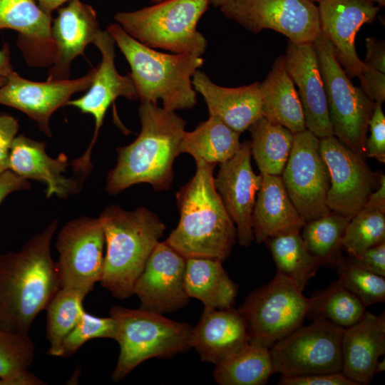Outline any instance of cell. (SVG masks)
<instances>
[{"mask_svg": "<svg viewBox=\"0 0 385 385\" xmlns=\"http://www.w3.org/2000/svg\"><path fill=\"white\" fill-rule=\"evenodd\" d=\"M53 220L17 252L0 255V328L29 334L36 316L61 288L51 243Z\"/></svg>", "mask_w": 385, "mask_h": 385, "instance_id": "obj_1", "label": "cell"}, {"mask_svg": "<svg viewBox=\"0 0 385 385\" xmlns=\"http://www.w3.org/2000/svg\"><path fill=\"white\" fill-rule=\"evenodd\" d=\"M141 129L130 144L116 148L117 163L106 178V191L113 195L139 183H148L155 190L170 188L173 163L186 121L175 111L141 101L138 110Z\"/></svg>", "mask_w": 385, "mask_h": 385, "instance_id": "obj_2", "label": "cell"}, {"mask_svg": "<svg viewBox=\"0 0 385 385\" xmlns=\"http://www.w3.org/2000/svg\"><path fill=\"white\" fill-rule=\"evenodd\" d=\"M195 162L194 176L176 193L180 220L165 242L186 260L222 262L235 245L236 227L214 185L215 165Z\"/></svg>", "mask_w": 385, "mask_h": 385, "instance_id": "obj_3", "label": "cell"}, {"mask_svg": "<svg viewBox=\"0 0 385 385\" xmlns=\"http://www.w3.org/2000/svg\"><path fill=\"white\" fill-rule=\"evenodd\" d=\"M98 219L106 245L99 282L114 297L129 298L165 225L147 208L126 210L115 205L108 206Z\"/></svg>", "mask_w": 385, "mask_h": 385, "instance_id": "obj_4", "label": "cell"}, {"mask_svg": "<svg viewBox=\"0 0 385 385\" xmlns=\"http://www.w3.org/2000/svg\"><path fill=\"white\" fill-rule=\"evenodd\" d=\"M107 30L128 62L130 76L141 101L157 104L175 111L190 109L197 103L192 78L204 59L190 53H165L138 41L118 24Z\"/></svg>", "mask_w": 385, "mask_h": 385, "instance_id": "obj_5", "label": "cell"}, {"mask_svg": "<svg viewBox=\"0 0 385 385\" xmlns=\"http://www.w3.org/2000/svg\"><path fill=\"white\" fill-rule=\"evenodd\" d=\"M110 316L115 324V339L120 354L111 374L113 381L124 379L151 358H170L190 348L192 327L141 308L113 306Z\"/></svg>", "mask_w": 385, "mask_h": 385, "instance_id": "obj_6", "label": "cell"}, {"mask_svg": "<svg viewBox=\"0 0 385 385\" xmlns=\"http://www.w3.org/2000/svg\"><path fill=\"white\" fill-rule=\"evenodd\" d=\"M209 5L210 0H163L118 12L114 19L127 34L150 48L202 56L207 42L197 26Z\"/></svg>", "mask_w": 385, "mask_h": 385, "instance_id": "obj_7", "label": "cell"}, {"mask_svg": "<svg viewBox=\"0 0 385 385\" xmlns=\"http://www.w3.org/2000/svg\"><path fill=\"white\" fill-rule=\"evenodd\" d=\"M312 43L323 78L334 135L364 157L369 123L375 103L351 83L336 58L332 43L322 32Z\"/></svg>", "mask_w": 385, "mask_h": 385, "instance_id": "obj_8", "label": "cell"}, {"mask_svg": "<svg viewBox=\"0 0 385 385\" xmlns=\"http://www.w3.org/2000/svg\"><path fill=\"white\" fill-rule=\"evenodd\" d=\"M309 305L310 298L277 272L268 284L251 292L237 309L245 322L249 342L270 349L303 324Z\"/></svg>", "mask_w": 385, "mask_h": 385, "instance_id": "obj_9", "label": "cell"}, {"mask_svg": "<svg viewBox=\"0 0 385 385\" xmlns=\"http://www.w3.org/2000/svg\"><path fill=\"white\" fill-rule=\"evenodd\" d=\"M344 328L315 319L270 348L275 373L284 376L342 372Z\"/></svg>", "mask_w": 385, "mask_h": 385, "instance_id": "obj_10", "label": "cell"}, {"mask_svg": "<svg viewBox=\"0 0 385 385\" xmlns=\"http://www.w3.org/2000/svg\"><path fill=\"white\" fill-rule=\"evenodd\" d=\"M219 8L252 33L272 29L295 43H312L321 33L318 7L310 0H230Z\"/></svg>", "mask_w": 385, "mask_h": 385, "instance_id": "obj_11", "label": "cell"}, {"mask_svg": "<svg viewBox=\"0 0 385 385\" xmlns=\"http://www.w3.org/2000/svg\"><path fill=\"white\" fill-rule=\"evenodd\" d=\"M286 191L305 222L329 214V174L319 138L308 130L294 133L290 154L281 175Z\"/></svg>", "mask_w": 385, "mask_h": 385, "instance_id": "obj_12", "label": "cell"}, {"mask_svg": "<svg viewBox=\"0 0 385 385\" xmlns=\"http://www.w3.org/2000/svg\"><path fill=\"white\" fill-rule=\"evenodd\" d=\"M105 237L98 218L81 216L66 222L58 233L56 269L61 288L87 295L102 276Z\"/></svg>", "mask_w": 385, "mask_h": 385, "instance_id": "obj_13", "label": "cell"}, {"mask_svg": "<svg viewBox=\"0 0 385 385\" xmlns=\"http://www.w3.org/2000/svg\"><path fill=\"white\" fill-rule=\"evenodd\" d=\"M100 51L102 59L96 67L95 73L88 91L83 96L70 100L67 106L79 109L83 113L93 117L95 129L91 141L85 153L73 160L71 165L75 173L82 178L91 170V155L110 106L118 97L130 101L138 98L135 86L128 76H122L115 66V41L108 30L101 31L93 43Z\"/></svg>", "mask_w": 385, "mask_h": 385, "instance_id": "obj_14", "label": "cell"}, {"mask_svg": "<svg viewBox=\"0 0 385 385\" xmlns=\"http://www.w3.org/2000/svg\"><path fill=\"white\" fill-rule=\"evenodd\" d=\"M319 148L329 174L327 205L330 211L352 217L372 192L375 174L363 156L334 135L320 138Z\"/></svg>", "mask_w": 385, "mask_h": 385, "instance_id": "obj_15", "label": "cell"}, {"mask_svg": "<svg viewBox=\"0 0 385 385\" xmlns=\"http://www.w3.org/2000/svg\"><path fill=\"white\" fill-rule=\"evenodd\" d=\"M96 68L75 79L38 82L24 78L13 70L0 86V104L16 108L34 120L39 129L51 137L49 120L52 114L67 106L71 96L90 87Z\"/></svg>", "mask_w": 385, "mask_h": 385, "instance_id": "obj_16", "label": "cell"}, {"mask_svg": "<svg viewBox=\"0 0 385 385\" xmlns=\"http://www.w3.org/2000/svg\"><path fill=\"white\" fill-rule=\"evenodd\" d=\"M186 259L159 242L133 287L140 308L158 314L176 311L189 302L185 286Z\"/></svg>", "mask_w": 385, "mask_h": 385, "instance_id": "obj_17", "label": "cell"}, {"mask_svg": "<svg viewBox=\"0 0 385 385\" xmlns=\"http://www.w3.org/2000/svg\"><path fill=\"white\" fill-rule=\"evenodd\" d=\"M250 143H241L237 152L220 163L215 188L233 221L239 244L247 247L255 240L252 212L262 175H256L251 164Z\"/></svg>", "mask_w": 385, "mask_h": 385, "instance_id": "obj_18", "label": "cell"}, {"mask_svg": "<svg viewBox=\"0 0 385 385\" xmlns=\"http://www.w3.org/2000/svg\"><path fill=\"white\" fill-rule=\"evenodd\" d=\"M317 7L321 32L336 58L349 78L358 76L364 63L356 51V36L364 24L374 21L379 6L370 0H323Z\"/></svg>", "mask_w": 385, "mask_h": 385, "instance_id": "obj_19", "label": "cell"}, {"mask_svg": "<svg viewBox=\"0 0 385 385\" xmlns=\"http://www.w3.org/2000/svg\"><path fill=\"white\" fill-rule=\"evenodd\" d=\"M283 58L286 71L298 89L306 129L319 139L334 135L323 78L313 43L289 41Z\"/></svg>", "mask_w": 385, "mask_h": 385, "instance_id": "obj_20", "label": "cell"}, {"mask_svg": "<svg viewBox=\"0 0 385 385\" xmlns=\"http://www.w3.org/2000/svg\"><path fill=\"white\" fill-rule=\"evenodd\" d=\"M101 31L96 11L81 0L58 8L51 26L55 53L47 81L68 78L71 62L83 54Z\"/></svg>", "mask_w": 385, "mask_h": 385, "instance_id": "obj_21", "label": "cell"}, {"mask_svg": "<svg viewBox=\"0 0 385 385\" xmlns=\"http://www.w3.org/2000/svg\"><path fill=\"white\" fill-rule=\"evenodd\" d=\"M51 14L35 0H0V30L19 34L18 45L33 66H51L55 46L51 34Z\"/></svg>", "mask_w": 385, "mask_h": 385, "instance_id": "obj_22", "label": "cell"}, {"mask_svg": "<svg viewBox=\"0 0 385 385\" xmlns=\"http://www.w3.org/2000/svg\"><path fill=\"white\" fill-rule=\"evenodd\" d=\"M68 166L66 155L61 153L56 158L50 157L46 153L44 142L20 135L12 143L8 170L28 180L43 183L48 198L53 195L66 198L78 192V180L67 178L63 174Z\"/></svg>", "mask_w": 385, "mask_h": 385, "instance_id": "obj_23", "label": "cell"}, {"mask_svg": "<svg viewBox=\"0 0 385 385\" xmlns=\"http://www.w3.org/2000/svg\"><path fill=\"white\" fill-rule=\"evenodd\" d=\"M247 343L249 335L245 322L238 309L233 307H204L190 336V347L197 351L201 360L215 365Z\"/></svg>", "mask_w": 385, "mask_h": 385, "instance_id": "obj_24", "label": "cell"}, {"mask_svg": "<svg viewBox=\"0 0 385 385\" xmlns=\"http://www.w3.org/2000/svg\"><path fill=\"white\" fill-rule=\"evenodd\" d=\"M192 83L195 91L203 97L209 115L217 117L240 133L262 117L260 82L235 88L223 87L198 69Z\"/></svg>", "mask_w": 385, "mask_h": 385, "instance_id": "obj_25", "label": "cell"}, {"mask_svg": "<svg viewBox=\"0 0 385 385\" xmlns=\"http://www.w3.org/2000/svg\"><path fill=\"white\" fill-rule=\"evenodd\" d=\"M385 354V314L365 312L345 328L342 342V373L358 385L371 382L379 358Z\"/></svg>", "mask_w": 385, "mask_h": 385, "instance_id": "obj_26", "label": "cell"}, {"mask_svg": "<svg viewBox=\"0 0 385 385\" xmlns=\"http://www.w3.org/2000/svg\"><path fill=\"white\" fill-rule=\"evenodd\" d=\"M262 175L252 212L254 239L259 244L278 234L300 232L306 224L289 198L281 175Z\"/></svg>", "mask_w": 385, "mask_h": 385, "instance_id": "obj_27", "label": "cell"}, {"mask_svg": "<svg viewBox=\"0 0 385 385\" xmlns=\"http://www.w3.org/2000/svg\"><path fill=\"white\" fill-rule=\"evenodd\" d=\"M260 88L262 117L293 133L306 130L300 99L284 67L283 56L275 60L267 78L260 83Z\"/></svg>", "mask_w": 385, "mask_h": 385, "instance_id": "obj_28", "label": "cell"}, {"mask_svg": "<svg viewBox=\"0 0 385 385\" xmlns=\"http://www.w3.org/2000/svg\"><path fill=\"white\" fill-rule=\"evenodd\" d=\"M185 286L189 297L215 309L232 307L238 291L222 262L208 258L186 260Z\"/></svg>", "mask_w": 385, "mask_h": 385, "instance_id": "obj_29", "label": "cell"}, {"mask_svg": "<svg viewBox=\"0 0 385 385\" xmlns=\"http://www.w3.org/2000/svg\"><path fill=\"white\" fill-rule=\"evenodd\" d=\"M240 133L232 130L217 117L200 123L192 131H185L180 153L192 155L195 161L222 163L231 158L239 150Z\"/></svg>", "mask_w": 385, "mask_h": 385, "instance_id": "obj_30", "label": "cell"}, {"mask_svg": "<svg viewBox=\"0 0 385 385\" xmlns=\"http://www.w3.org/2000/svg\"><path fill=\"white\" fill-rule=\"evenodd\" d=\"M274 373L270 349L249 342L216 364L212 375L220 385H263Z\"/></svg>", "mask_w": 385, "mask_h": 385, "instance_id": "obj_31", "label": "cell"}, {"mask_svg": "<svg viewBox=\"0 0 385 385\" xmlns=\"http://www.w3.org/2000/svg\"><path fill=\"white\" fill-rule=\"evenodd\" d=\"M248 130L251 154L260 174L281 175L293 144L294 133L261 117Z\"/></svg>", "mask_w": 385, "mask_h": 385, "instance_id": "obj_32", "label": "cell"}, {"mask_svg": "<svg viewBox=\"0 0 385 385\" xmlns=\"http://www.w3.org/2000/svg\"><path fill=\"white\" fill-rule=\"evenodd\" d=\"M265 243L277 272L289 278L303 291L308 281L317 273L320 263L308 251L300 232L278 234Z\"/></svg>", "mask_w": 385, "mask_h": 385, "instance_id": "obj_33", "label": "cell"}, {"mask_svg": "<svg viewBox=\"0 0 385 385\" xmlns=\"http://www.w3.org/2000/svg\"><path fill=\"white\" fill-rule=\"evenodd\" d=\"M35 351L29 334L0 328V385L45 384L29 371Z\"/></svg>", "mask_w": 385, "mask_h": 385, "instance_id": "obj_34", "label": "cell"}, {"mask_svg": "<svg viewBox=\"0 0 385 385\" xmlns=\"http://www.w3.org/2000/svg\"><path fill=\"white\" fill-rule=\"evenodd\" d=\"M366 308L354 294L337 280L310 297L307 317L345 329L357 322L365 313Z\"/></svg>", "mask_w": 385, "mask_h": 385, "instance_id": "obj_35", "label": "cell"}, {"mask_svg": "<svg viewBox=\"0 0 385 385\" xmlns=\"http://www.w3.org/2000/svg\"><path fill=\"white\" fill-rule=\"evenodd\" d=\"M86 295L70 288H61L46 307L48 354L61 356L63 342L83 316Z\"/></svg>", "mask_w": 385, "mask_h": 385, "instance_id": "obj_36", "label": "cell"}, {"mask_svg": "<svg viewBox=\"0 0 385 385\" xmlns=\"http://www.w3.org/2000/svg\"><path fill=\"white\" fill-rule=\"evenodd\" d=\"M351 217L334 212L306 222L302 237L320 265L335 267L341 258L342 240Z\"/></svg>", "mask_w": 385, "mask_h": 385, "instance_id": "obj_37", "label": "cell"}, {"mask_svg": "<svg viewBox=\"0 0 385 385\" xmlns=\"http://www.w3.org/2000/svg\"><path fill=\"white\" fill-rule=\"evenodd\" d=\"M385 241V212L362 208L348 223L342 247L350 257Z\"/></svg>", "mask_w": 385, "mask_h": 385, "instance_id": "obj_38", "label": "cell"}, {"mask_svg": "<svg viewBox=\"0 0 385 385\" xmlns=\"http://www.w3.org/2000/svg\"><path fill=\"white\" fill-rule=\"evenodd\" d=\"M335 267L339 282L366 307L385 302V278L361 267L350 257L341 258Z\"/></svg>", "mask_w": 385, "mask_h": 385, "instance_id": "obj_39", "label": "cell"}, {"mask_svg": "<svg viewBox=\"0 0 385 385\" xmlns=\"http://www.w3.org/2000/svg\"><path fill=\"white\" fill-rule=\"evenodd\" d=\"M113 319L96 317L84 312L81 319L63 342L61 357L74 354L88 341L96 338L115 339Z\"/></svg>", "mask_w": 385, "mask_h": 385, "instance_id": "obj_40", "label": "cell"}, {"mask_svg": "<svg viewBox=\"0 0 385 385\" xmlns=\"http://www.w3.org/2000/svg\"><path fill=\"white\" fill-rule=\"evenodd\" d=\"M369 127L370 136L366 138L365 156L385 163V115L381 103H374Z\"/></svg>", "mask_w": 385, "mask_h": 385, "instance_id": "obj_41", "label": "cell"}, {"mask_svg": "<svg viewBox=\"0 0 385 385\" xmlns=\"http://www.w3.org/2000/svg\"><path fill=\"white\" fill-rule=\"evenodd\" d=\"M279 385H358L342 372L311 374L298 376L282 375Z\"/></svg>", "mask_w": 385, "mask_h": 385, "instance_id": "obj_42", "label": "cell"}, {"mask_svg": "<svg viewBox=\"0 0 385 385\" xmlns=\"http://www.w3.org/2000/svg\"><path fill=\"white\" fill-rule=\"evenodd\" d=\"M357 77L364 93L374 103L382 104L385 101V73L364 65Z\"/></svg>", "mask_w": 385, "mask_h": 385, "instance_id": "obj_43", "label": "cell"}, {"mask_svg": "<svg viewBox=\"0 0 385 385\" xmlns=\"http://www.w3.org/2000/svg\"><path fill=\"white\" fill-rule=\"evenodd\" d=\"M19 128L18 121L13 116L0 115V173L8 170L10 150Z\"/></svg>", "mask_w": 385, "mask_h": 385, "instance_id": "obj_44", "label": "cell"}, {"mask_svg": "<svg viewBox=\"0 0 385 385\" xmlns=\"http://www.w3.org/2000/svg\"><path fill=\"white\" fill-rule=\"evenodd\" d=\"M350 257L361 267L385 277V241Z\"/></svg>", "mask_w": 385, "mask_h": 385, "instance_id": "obj_45", "label": "cell"}, {"mask_svg": "<svg viewBox=\"0 0 385 385\" xmlns=\"http://www.w3.org/2000/svg\"><path fill=\"white\" fill-rule=\"evenodd\" d=\"M366 54L363 63L365 66L385 73V44L374 37L365 38Z\"/></svg>", "mask_w": 385, "mask_h": 385, "instance_id": "obj_46", "label": "cell"}, {"mask_svg": "<svg viewBox=\"0 0 385 385\" xmlns=\"http://www.w3.org/2000/svg\"><path fill=\"white\" fill-rule=\"evenodd\" d=\"M31 188L28 180L16 175L10 170L0 173V205L3 200L11 193Z\"/></svg>", "mask_w": 385, "mask_h": 385, "instance_id": "obj_47", "label": "cell"}, {"mask_svg": "<svg viewBox=\"0 0 385 385\" xmlns=\"http://www.w3.org/2000/svg\"><path fill=\"white\" fill-rule=\"evenodd\" d=\"M377 190L371 192L363 208L379 210L385 212V175L381 174Z\"/></svg>", "mask_w": 385, "mask_h": 385, "instance_id": "obj_48", "label": "cell"}, {"mask_svg": "<svg viewBox=\"0 0 385 385\" xmlns=\"http://www.w3.org/2000/svg\"><path fill=\"white\" fill-rule=\"evenodd\" d=\"M39 6L46 12L51 14L63 4L72 0H36Z\"/></svg>", "mask_w": 385, "mask_h": 385, "instance_id": "obj_49", "label": "cell"}, {"mask_svg": "<svg viewBox=\"0 0 385 385\" xmlns=\"http://www.w3.org/2000/svg\"><path fill=\"white\" fill-rule=\"evenodd\" d=\"M10 60L9 47L4 44L3 49H0V70L12 69Z\"/></svg>", "mask_w": 385, "mask_h": 385, "instance_id": "obj_50", "label": "cell"}, {"mask_svg": "<svg viewBox=\"0 0 385 385\" xmlns=\"http://www.w3.org/2000/svg\"><path fill=\"white\" fill-rule=\"evenodd\" d=\"M385 360L378 361L375 367V374L384 371Z\"/></svg>", "mask_w": 385, "mask_h": 385, "instance_id": "obj_51", "label": "cell"}, {"mask_svg": "<svg viewBox=\"0 0 385 385\" xmlns=\"http://www.w3.org/2000/svg\"><path fill=\"white\" fill-rule=\"evenodd\" d=\"M11 70L13 69L0 70V86L6 82L7 74Z\"/></svg>", "mask_w": 385, "mask_h": 385, "instance_id": "obj_52", "label": "cell"}, {"mask_svg": "<svg viewBox=\"0 0 385 385\" xmlns=\"http://www.w3.org/2000/svg\"><path fill=\"white\" fill-rule=\"evenodd\" d=\"M230 0H210V4H212L216 7H220V6L228 2Z\"/></svg>", "mask_w": 385, "mask_h": 385, "instance_id": "obj_53", "label": "cell"}, {"mask_svg": "<svg viewBox=\"0 0 385 385\" xmlns=\"http://www.w3.org/2000/svg\"><path fill=\"white\" fill-rule=\"evenodd\" d=\"M373 3H377L379 7L384 6L385 5V0H370Z\"/></svg>", "mask_w": 385, "mask_h": 385, "instance_id": "obj_54", "label": "cell"}, {"mask_svg": "<svg viewBox=\"0 0 385 385\" xmlns=\"http://www.w3.org/2000/svg\"><path fill=\"white\" fill-rule=\"evenodd\" d=\"M163 1V0H152V1H153V3H155H155H158V2H160V1Z\"/></svg>", "mask_w": 385, "mask_h": 385, "instance_id": "obj_55", "label": "cell"}, {"mask_svg": "<svg viewBox=\"0 0 385 385\" xmlns=\"http://www.w3.org/2000/svg\"><path fill=\"white\" fill-rule=\"evenodd\" d=\"M310 1H313V2H314V1H317V2L319 3V2H321V1H323V0H310Z\"/></svg>", "mask_w": 385, "mask_h": 385, "instance_id": "obj_56", "label": "cell"}]
</instances>
